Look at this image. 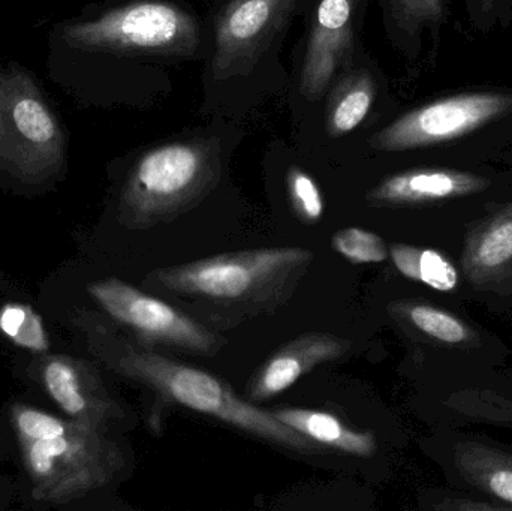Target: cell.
Listing matches in <instances>:
<instances>
[{
    "label": "cell",
    "instance_id": "4",
    "mask_svg": "<svg viewBox=\"0 0 512 511\" xmlns=\"http://www.w3.org/2000/svg\"><path fill=\"white\" fill-rule=\"evenodd\" d=\"M75 48L114 54L188 57L201 44L194 12L171 0H135L65 29Z\"/></svg>",
    "mask_w": 512,
    "mask_h": 511
},
{
    "label": "cell",
    "instance_id": "18",
    "mask_svg": "<svg viewBox=\"0 0 512 511\" xmlns=\"http://www.w3.org/2000/svg\"><path fill=\"white\" fill-rule=\"evenodd\" d=\"M399 312L423 335L447 345H466L475 341V333L459 317L426 303H403Z\"/></svg>",
    "mask_w": 512,
    "mask_h": 511
},
{
    "label": "cell",
    "instance_id": "1",
    "mask_svg": "<svg viewBox=\"0 0 512 511\" xmlns=\"http://www.w3.org/2000/svg\"><path fill=\"white\" fill-rule=\"evenodd\" d=\"M312 258V252L297 246L251 249L158 269L149 282L177 297L248 308L280 300Z\"/></svg>",
    "mask_w": 512,
    "mask_h": 511
},
{
    "label": "cell",
    "instance_id": "13",
    "mask_svg": "<svg viewBox=\"0 0 512 511\" xmlns=\"http://www.w3.org/2000/svg\"><path fill=\"white\" fill-rule=\"evenodd\" d=\"M273 416L319 446L358 458L375 455L376 441L372 434L354 431L333 414L306 408H283L273 411Z\"/></svg>",
    "mask_w": 512,
    "mask_h": 511
},
{
    "label": "cell",
    "instance_id": "24",
    "mask_svg": "<svg viewBox=\"0 0 512 511\" xmlns=\"http://www.w3.org/2000/svg\"><path fill=\"white\" fill-rule=\"evenodd\" d=\"M17 428L23 440L32 441L65 434L69 426L50 414L32 410V408H23L17 414Z\"/></svg>",
    "mask_w": 512,
    "mask_h": 511
},
{
    "label": "cell",
    "instance_id": "17",
    "mask_svg": "<svg viewBox=\"0 0 512 511\" xmlns=\"http://www.w3.org/2000/svg\"><path fill=\"white\" fill-rule=\"evenodd\" d=\"M390 257L400 273L438 291H453L459 284L454 264L435 249L409 245L390 246Z\"/></svg>",
    "mask_w": 512,
    "mask_h": 511
},
{
    "label": "cell",
    "instance_id": "19",
    "mask_svg": "<svg viewBox=\"0 0 512 511\" xmlns=\"http://www.w3.org/2000/svg\"><path fill=\"white\" fill-rule=\"evenodd\" d=\"M89 443L83 435L65 434L26 441V461L33 476L47 477L54 473L60 459H90Z\"/></svg>",
    "mask_w": 512,
    "mask_h": 511
},
{
    "label": "cell",
    "instance_id": "11",
    "mask_svg": "<svg viewBox=\"0 0 512 511\" xmlns=\"http://www.w3.org/2000/svg\"><path fill=\"white\" fill-rule=\"evenodd\" d=\"M489 180L450 168H415L391 174L367 194L375 206H415L469 197L486 191Z\"/></svg>",
    "mask_w": 512,
    "mask_h": 511
},
{
    "label": "cell",
    "instance_id": "2",
    "mask_svg": "<svg viewBox=\"0 0 512 511\" xmlns=\"http://www.w3.org/2000/svg\"><path fill=\"white\" fill-rule=\"evenodd\" d=\"M123 372L152 387L164 401L222 420L261 440L298 453L321 452L322 446L298 434L251 402L237 396L209 372L143 350H129L120 362Z\"/></svg>",
    "mask_w": 512,
    "mask_h": 511
},
{
    "label": "cell",
    "instance_id": "12",
    "mask_svg": "<svg viewBox=\"0 0 512 511\" xmlns=\"http://www.w3.org/2000/svg\"><path fill=\"white\" fill-rule=\"evenodd\" d=\"M463 272L477 287L495 284L512 272V204L481 222L469 233L462 258Z\"/></svg>",
    "mask_w": 512,
    "mask_h": 511
},
{
    "label": "cell",
    "instance_id": "15",
    "mask_svg": "<svg viewBox=\"0 0 512 511\" xmlns=\"http://www.w3.org/2000/svg\"><path fill=\"white\" fill-rule=\"evenodd\" d=\"M460 476L480 491L512 509V453L475 441H463L454 450Z\"/></svg>",
    "mask_w": 512,
    "mask_h": 511
},
{
    "label": "cell",
    "instance_id": "22",
    "mask_svg": "<svg viewBox=\"0 0 512 511\" xmlns=\"http://www.w3.org/2000/svg\"><path fill=\"white\" fill-rule=\"evenodd\" d=\"M286 186L295 215L304 224H316L324 215V198L315 180L306 171L292 167L286 177Z\"/></svg>",
    "mask_w": 512,
    "mask_h": 511
},
{
    "label": "cell",
    "instance_id": "10",
    "mask_svg": "<svg viewBox=\"0 0 512 511\" xmlns=\"http://www.w3.org/2000/svg\"><path fill=\"white\" fill-rule=\"evenodd\" d=\"M351 341L330 333H304L274 353L252 378L248 398L264 402L294 386L304 374L321 363L340 359L348 353Z\"/></svg>",
    "mask_w": 512,
    "mask_h": 511
},
{
    "label": "cell",
    "instance_id": "9",
    "mask_svg": "<svg viewBox=\"0 0 512 511\" xmlns=\"http://www.w3.org/2000/svg\"><path fill=\"white\" fill-rule=\"evenodd\" d=\"M367 0H315L300 66L301 95L318 101L348 71Z\"/></svg>",
    "mask_w": 512,
    "mask_h": 511
},
{
    "label": "cell",
    "instance_id": "21",
    "mask_svg": "<svg viewBox=\"0 0 512 511\" xmlns=\"http://www.w3.org/2000/svg\"><path fill=\"white\" fill-rule=\"evenodd\" d=\"M331 246L352 264L382 263L390 255V249L378 234L357 227L334 233Z\"/></svg>",
    "mask_w": 512,
    "mask_h": 511
},
{
    "label": "cell",
    "instance_id": "3",
    "mask_svg": "<svg viewBox=\"0 0 512 511\" xmlns=\"http://www.w3.org/2000/svg\"><path fill=\"white\" fill-rule=\"evenodd\" d=\"M221 171L209 141H173L140 156L123 189L122 206L137 227L171 221L203 200Z\"/></svg>",
    "mask_w": 512,
    "mask_h": 511
},
{
    "label": "cell",
    "instance_id": "7",
    "mask_svg": "<svg viewBox=\"0 0 512 511\" xmlns=\"http://www.w3.org/2000/svg\"><path fill=\"white\" fill-rule=\"evenodd\" d=\"M90 293L111 317L147 341L201 354L218 353L224 344L194 318L119 279L96 282Z\"/></svg>",
    "mask_w": 512,
    "mask_h": 511
},
{
    "label": "cell",
    "instance_id": "5",
    "mask_svg": "<svg viewBox=\"0 0 512 511\" xmlns=\"http://www.w3.org/2000/svg\"><path fill=\"white\" fill-rule=\"evenodd\" d=\"M511 113L512 93H457L403 114L376 132L370 146L381 152L438 146L465 137Z\"/></svg>",
    "mask_w": 512,
    "mask_h": 511
},
{
    "label": "cell",
    "instance_id": "20",
    "mask_svg": "<svg viewBox=\"0 0 512 511\" xmlns=\"http://www.w3.org/2000/svg\"><path fill=\"white\" fill-rule=\"evenodd\" d=\"M44 383L51 398L69 416L83 417L89 414V399L83 392V384L77 371L69 363L53 360L44 369Z\"/></svg>",
    "mask_w": 512,
    "mask_h": 511
},
{
    "label": "cell",
    "instance_id": "25",
    "mask_svg": "<svg viewBox=\"0 0 512 511\" xmlns=\"http://www.w3.org/2000/svg\"><path fill=\"white\" fill-rule=\"evenodd\" d=\"M469 18L477 29H489L498 17L501 0H466Z\"/></svg>",
    "mask_w": 512,
    "mask_h": 511
},
{
    "label": "cell",
    "instance_id": "8",
    "mask_svg": "<svg viewBox=\"0 0 512 511\" xmlns=\"http://www.w3.org/2000/svg\"><path fill=\"white\" fill-rule=\"evenodd\" d=\"M63 132L56 113L17 65L0 72V155L27 162L60 158Z\"/></svg>",
    "mask_w": 512,
    "mask_h": 511
},
{
    "label": "cell",
    "instance_id": "23",
    "mask_svg": "<svg viewBox=\"0 0 512 511\" xmlns=\"http://www.w3.org/2000/svg\"><path fill=\"white\" fill-rule=\"evenodd\" d=\"M0 330L15 344L45 350L47 338L39 318L24 306L9 305L0 312Z\"/></svg>",
    "mask_w": 512,
    "mask_h": 511
},
{
    "label": "cell",
    "instance_id": "16",
    "mask_svg": "<svg viewBox=\"0 0 512 511\" xmlns=\"http://www.w3.org/2000/svg\"><path fill=\"white\" fill-rule=\"evenodd\" d=\"M328 96L325 129L330 137H343L357 129L372 110L376 99L375 77L367 69L343 72Z\"/></svg>",
    "mask_w": 512,
    "mask_h": 511
},
{
    "label": "cell",
    "instance_id": "26",
    "mask_svg": "<svg viewBox=\"0 0 512 511\" xmlns=\"http://www.w3.org/2000/svg\"><path fill=\"white\" fill-rule=\"evenodd\" d=\"M438 509L444 510H512L505 504L477 503L472 500L450 501L448 504H441Z\"/></svg>",
    "mask_w": 512,
    "mask_h": 511
},
{
    "label": "cell",
    "instance_id": "6",
    "mask_svg": "<svg viewBox=\"0 0 512 511\" xmlns=\"http://www.w3.org/2000/svg\"><path fill=\"white\" fill-rule=\"evenodd\" d=\"M300 0H230L215 21L212 72L218 80L254 71L283 35Z\"/></svg>",
    "mask_w": 512,
    "mask_h": 511
},
{
    "label": "cell",
    "instance_id": "14",
    "mask_svg": "<svg viewBox=\"0 0 512 511\" xmlns=\"http://www.w3.org/2000/svg\"><path fill=\"white\" fill-rule=\"evenodd\" d=\"M384 23L393 44L408 57L421 50L426 32H438L448 17L447 0H382Z\"/></svg>",
    "mask_w": 512,
    "mask_h": 511
}]
</instances>
